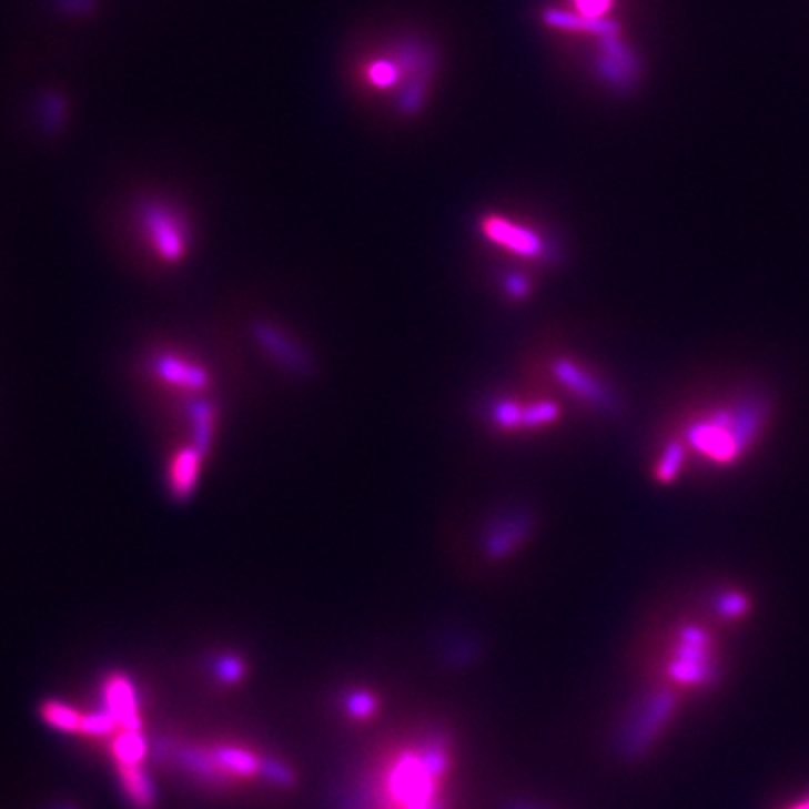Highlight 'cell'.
Segmentation results:
<instances>
[{
  "label": "cell",
  "mask_w": 809,
  "mask_h": 809,
  "mask_svg": "<svg viewBox=\"0 0 809 809\" xmlns=\"http://www.w3.org/2000/svg\"><path fill=\"white\" fill-rule=\"evenodd\" d=\"M748 599L742 594L729 593L718 598V613L721 617L729 618V620L744 617V613H748Z\"/></svg>",
  "instance_id": "cell-17"
},
{
  "label": "cell",
  "mask_w": 809,
  "mask_h": 809,
  "mask_svg": "<svg viewBox=\"0 0 809 809\" xmlns=\"http://www.w3.org/2000/svg\"><path fill=\"white\" fill-rule=\"evenodd\" d=\"M577 2H579L582 12L587 13L590 18L599 16V13L604 12V10L609 7V0H577Z\"/></svg>",
  "instance_id": "cell-21"
},
{
  "label": "cell",
  "mask_w": 809,
  "mask_h": 809,
  "mask_svg": "<svg viewBox=\"0 0 809 809\" xmlns=\"http://www.w3.org/2000/svg\"><path fill=\"white\" fill-rule=\"evenodd\" d=\"M667 677L678 689H702L716 678L712 639L697 626L680 629L673 647Z\"/></svg>",
  "instance_id": "cell-3"
},
{
  "label": "cell",
  "mask_w": 809,
  "mask_h": 809,
  "mask_svg": "<svg viewBox=\"0 0 809 809\" xmlns=\"http://www.w3.org/2000/svg\"><path fill=\"white\" fill-rule=\"evenodd\" d=\"M560 418L557 403L503 402L493 407V422L504 432H533L552 426Z\"/></svg>",
  "instance_id": "cell-6"
},
{
  "label": "cell",
  "mask_w": 809,
  "mask_h": 809,
  "mask_svg": "<svg viewBox=\"0 0 809 809\" xmlns=\"http://www.w3.org/2000/svg\"><path fill=\"white\" fill-rule=\"evenodd\" d=\"M111 751H113L117 765H135V762H143L144 756H146V742H144L143 735L135 729H120L114 735Z\"/></svg>",
  "instance_id": "cell-13"
},
{
  "label": "cell",
  "mask_w": 809,
  "mask_h": 809,
  "mask_svg": "<svg viewBox=\"0 0 809 809\" xmlns=\"http://www.w3.org/2000/svg\"><path fill=\"white\" fill-rule=\"evenodd\" d=\"M482 231L493 244L508 250L509 253H516L519 257L539 259L544 255V244L538 234L504 218H487L482 223Z\"/></svg>",
  "instance_id": "cell-7"
},
{
  "label": "cell",
  "mask_w": 809,
  "mask_h": 809,
  "mask_svg": "<svg viewBox=\"0 0 809 809\" xmlns=\"http://www.w3.org/2000/svg\"><path fill=\"white\" fill-rule=\"evenodd\" d=\"M528 289H530V285L523 277H509L508 283H506V291H508L512 299H525L528 294Z\"/></svg>",
  "instance_id": "cell-20"
},
{
  "label": "cell",
  "mask_w": 809,
  "mask_h": 809,
  "mask_svg": "<svg viewBox=\"0 0 809 809\" xmlns=\"http://www.w3.org/2000/svg\"><path fill=\"white\" fill-rule=\"evenodd\" d=\"M120 731L119 721L103 708L98 712H90L83 716V726H81V735L89 737H105V735H114Z\"/></svg>",
  "instance_id": "cell-15"
},
{
  "label": "cell",
  "mask_w": 809,
  "mask_h": 809,
  "mask_svg": "<svg viewBox=\"0 0 809 809\" xmlns=\"http://www.w3.org/2000/svg\"><path fill=\"white\" fill-rule=\"evenodd\" d=\"M42 719L48 726L62 732H81L83 714L67 702L48 701L42 705Z\"/></svg>",
  "instance_id": "cell-14"
},
{
  "label": "cell",
  "mask_w": 809,
  "mask_h": 809,
  "mask_svg": "<svg viewBox=\"0 0 809 809\" xmlns=\"http://www.w3.org/2000/svg\"><path fill=\"white\" fill-rule=\"evenodd\" d=\"M783 809H809V791L803 792L800 797L795 798L792 802L787 803Z\"/></svg>",
  "instance_id": "cell-22"
},
{
  "label": "cell",
  "mask_w": 809,
  "mask_h": 809,
  "mask_svg": "<svg viewBox=\"0 0 809 809\" xmlns=\"http://www.w3.org/2000/svg\"><path fill=\"white\" fill-rule=\"evenodd\" d=\"M158 377L165 383L173 384L176 388L195 392L209 386V375L203 367L195 366L188 360L176 358L171 354H163L156 360Z\"/></svg>",
  "instance_id": "cell-10"
},
{
  "label": "cell",
  "mask_w": 809,
  "mask_h": 809,
  "mask_svg": "<svg viewBox=\"0 0 809 809\" xmlns=\"http://www.w3.org/2000/svg\"><path fill=\"white\" fill-rule=\"evenodd\" d=\"M103 708L119 721L120 729H135L141 727V714H139V699L135 686L132 680L114 673L109 675L103 682Z\"/></svg>",
  "instance_id": "cell-8"
},
{
  "label": "cell",
  "mask_w": 809,
  "mask_h": 809,
  "mask_svg": "<svg viewBox=\"0 0 809 809\" xmlns=\"http://www.w3.org/2000/svg\"><path fill=\"white\" fill-rule=\"evenodd\" d=\"M347 712L354 719H370L377 712V697L370 691H354L347 697Z\"/></svg>",
  "instance_id": "cell-16"
},
{
  "label": "cell",
  "mask_w": 809,
  "mask_h": 809,
  "mask_svg": "<svg viewBox=\"0 0 809 809\" xmlns=\"http://www.w3.org/2000/svg\"><path fill=\"white\" fill-rule=\"evenodd\" d=\"M370 78H372L373 83L384 87V84H388L394 81V78H396V72H394V68H392V64H386V62H377V64H375V67H372V70H370Z\"/></svg>",
  "instance_id": "cell-19"
},
{
  "label": "cell",
  "mask_w": 809,
  "mask_h": 809,
  "mask_svg": "<svg viewBox=\"0 0 809 809\" xmlns=\"http://www.w3.org/2000/svg\"><path fill=\"white\" fill-rule=\"evenodd\" d=\"M119 768L120 787L132 802L133 808L152 809L156 800V791L150 781V776L143 768V762L135 765H117Z\"/></svg>",
  "instance_id": "cell-11"
},
{
  "label": "cell",
  "mask_w": 809,
  "mask_h": 809,
  "mask_svg": "<svg viewBox=\"0 0 809 809\" xmlns=\"http://www.w3.org/2000/svg\"><path fill=\"white\" fill-rule=\"evenodd\" d=\"M188 765L195 772L218 779L252 778L264 768V762L259 761L252 749L240 746H220L210 751L198 749L188 757Z\"/></svg>",
  "instance_id": "cell-4"
},
{
  "label": "cell",
  "mask_w": 809,
  "mask_h": 809,
  "mask_svg": "<svg viewBox=\"0 0 809 809\" xmlns=\"http://www.w3.org/2000/svg\"><path fill=\"white\" fill-rule=\"evenodd\" d=\"M201 452L203 449L184 448L179 456L174 457L173 467H171V486L179 497H186L188 493L193 489V484L198 479Z\"/></svg>",
  "instance_id": "cell-12"
},
{
  "label": "cell",
  "mask_w": 809,
  "mask_h": 809,
  "mask_svg": "<svg viewBox=\"0 0 809 809\" xmlns=\"http://www.w3.org/2000/svg\"><path fill=\"white\" fill-rule=\"evenodd\" d=\"M448 748L437 738L394 751L373 786L375 809H448Z\"/></svg>",
  "instance_id": "cell-1"
},
{
  "label": "cell",
  "mask_w": 809,
  "mask_h": 809,
  "mask_svg": "<svg viewBox=\"0 0 809 809\" xmlns=\"http://www.w3.org/2000/svg\"><path fill=\"white\" fill-rule=\"evenodd\" d=\"M761 422V411H719L707 419H696L688 427V446L714 467L732 465L748 452Z\"/></svg>",
  "instance_id": "cell-2"
},
{
  "label": "cell",
  "mask_w": 809,
  "mask_h": 809,
  "mask_svg": "<svg viewBox=\"0 0 809 809\" xmlns=\"http://www.w3.org/2000/svg\"><path fill=\"white\" fill-rule=\"evenodd\" d=\"M553 373L568 388V392H572L574 396L582 397L594 407H601V405L609 403L604 386L596 378L590 377L583 367L576 366L574 362L558 360L553 366Z\"/></svg>",
  "instance_id": "cell-9"
},
{
  "label": "cell",
  "mask_w": 809,
  "mask_h": 809,
  "mask_svg": "<svg viewBox=\"0 0 809 809\" xmlns=\"http://www.w3.org/2000/svg\"><path fill=\"white\" fill-rule=\"evenodd\" d=\"M143 231L152 252L165 263H176L184 257L188 246V234L184 223L173 210L158 204H150L143 210Z\"/></svg>",
  "instance_id": "cell-5"
},
{
  "label": "cell",
  "mask_w": 809,
  "mask_h": 809,
  "mask_svg": "<svg viewBox=\"0 0 809 809\" xmlns=\"http://www.w3.org/2000/svg\"><path fill=\"white\" fill-rule=\"evenodd\" d=\"M244 675V664L239 658L233 656H225L220 659L218 664V677L222 678L223 682H236Z\"/></svg>",
  "instance_id": "cell-18"
}]
</instances>
